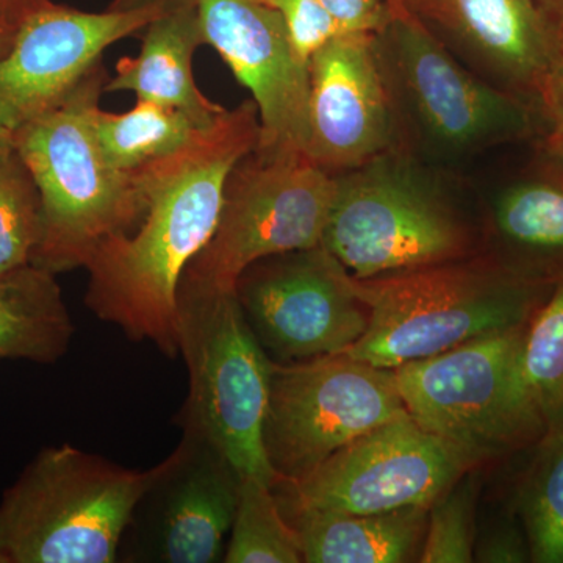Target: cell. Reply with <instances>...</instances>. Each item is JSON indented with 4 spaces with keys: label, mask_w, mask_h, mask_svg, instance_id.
Wrapping results in <instances>:
<instances>
[{
    "label": "cell",
    "mask_w": 563,
    "mask_h": 563,
    "mask_svg": "<svg viewBox=\"0 0 563 563\" xmlns=\"http://www.w3.org/2000/svg\"><path fill=\"white\" fill-rule=\"evenodd\" d=\"M258 135L257 106L246 101L181 150L132 172L144 199L136 232L103 240L85 266V302L99 320L154 343L166 357L179 355L181 276L213 235L225 180Z\"/></svg>",
    "instance_id": "1"
},
{
    "label": "cell",
    "mask_w": 563,
    "mask_h": 563,
    "mask_svg": "<svg viewBox=\"0 0 563 563\" xmlns=\"http://www.w3.org/2000/svg\"><path fill=\"white\" fill-rule=\"evenodd\" d=\"M551 285L553 279L526 272L499 254L369 279L352 277L369 322L344 354L388 369L433 357L525 325Z\"/></svg>",
    "instance_id": "2"
},
{
    "label": "cell",
    "mask_w": 563,
    "mask_h": 563,
    "mask_svg": "<svg viewBox=\"0 0 563 563\" xmlns=\"http://www.w3.org/2000/svg\"><path fill=\"white\" fill-rule=\"evenodd\" d=\"M107 80L99 63L57 106L22 122L14 136L41 198L32 265L55 276L85 268L103 240L131 232L144 213L133 173L111 165L95 132L92 114Z\"/></svg>",
    "instance_id": "3"
},
{
    "label": "cell",
    "mask_w": 563,
    "mask_h": 563,
    "mask_svg": "<svg viewBox=\"0 0 563 563\" xmlns=\"http://www.w3.org/2000/svg\"><path fill=\"white\" fill-rule=\"evenodd\" d=\"M526 324L395 369L410 418L472 470L529 453L547 433L526 379Z\"/></svg>",
    "instance_id": "4"
},
{
    "label": "cell",
    "mask_w": 563,
    "mask_h": 563,
    "mask_svg": "<svg viewBox=\"0 0 563 563\" xmlns=\"http://www.w3.org/2000/svg\"><path fill=\"white\" fill-rule=\"evenodd\" d=\"M154 470L44 448L0 499V563H111Z\"/></svg>",
    "instance_id": "5"
},
{
    "label": "cell",
    "mask_w": 563,
    "mask_h": 563,
    "mask_svg": "<svg viewBox=\"0 0 563 563\" xmlns=\"http://www.w3.org/2000/svg\"><path fill=\"white\" fill-rule=\"evenodd\" d=\"M177 303L179 354L190 373L181 426L202 433L242 479L279 483L263 446L272 358L252 333L235 290L180 279Z\"/></svg>",
    "instance_id": "6"
},
{
    "label": "cell",
    "mask_w": 563,
    "mask_h": 563,
    "mask_svg": "<svg viewBox=\"0 0 563 563\" xmlns=\"http://www.w3.org/2000/svg\"><path fill=\"white\" fill-rule=\"evenodd\" d=\"M388 3L377 55L395 111L402 107L424 143L463 155L542 136L532 102L474 76L415 11Z\"/></svg>",
    "instance_id": "7"
},
{
    "label": "cell",
    "mask_w": 563,
    "mask_h": 563,
    "mask_svg": "<svg viewBox=\"0 0 563 563\" xmlns=\"http://www.w3.org/2000/svg\"><path fill=\"white\" fill-rule=\"evenodd\" d=\"M322 246L355 279L461 261L472 232L442 191L393 151L336 176Z\"/></svg>",
    "instance_id": "8"
},
{
    "label": "cell",
    "mask_w": 563,
    "mask_h": 563,
    "mask_svg": "<svg viewBox=\"0 0 563 563\" xmlns=\"http://www.w3.org/2000/svg\"><path fill=\"white\" fill-rule=\"evenodd\" d=\"M404 415L395 369L347 354L272 361L263 446L279 483H298L346 444Z\"/></svg>",
    "instance_id": "9"
},
{
    "label": "cell",
    "mask_w": 563,
    "mask_h": 563,
    "mask_svg": "<svg viewBox=\"0 0 563 563\" xmlns=\"http://www.w3.org/2000/svg\"><path fill=\"white\" fill-rule=\"evenodd\" d=\"M336 196V176L307 155L252 151L224 185L220 220L181 279L235 290L252 263L320 246Z\"/></svg>",
    "instance_id": "10"
},
{
    "label": "cell",
    "mask_w": 563,
    "mask_h": 563,
    "mask_svg": "<svg viewBox=\"0 0 563 563\" xmlns=\"http://www.w3.org/2000/svg\"><path fill=\"white\" fill-rule=\"evenodd\" d=\"M235 295L273 362L344 354L368 329L369 310L351 274L322 244L252 263Z\"/></svg>",
    "instance_id": "11"
},
{
    "label": "cell",
    "mask_w": 563,
    "mask_h": 563,
    "mask_svg": "<svg viewBox=\"0 0 563 563\" xmlns=\"http://www.w3.org/2000/svg\"><path fill=\"white\" fill-rule=\"evenodd\" d=\"M468 472L461 455L404 415L346 444L298 483H277L273 490L282 512L379 514L431 507Z\"/></svg>",
    "instance_id": "12"
},
{
    "label": "cell",
    "mask_w": 563,
    "mask_h": 563,
    "mask_svg": "<svg viewBox=\"0 0 563 563\" xmlns=\"http://www.w3.org/2000/svg\"><path fill=\"white\" fill-rule=\"evenodd\" d=\"M152 470L125 531L133 561H222L242 476L202 433L185 426L177 450Z\"/></svg>",
    "instance_id": "13"
},
{
    "label": "cell",
    "mask_w": 563,
    "mask_h": 563,
    "mask_svg": "<svg viewBox=\"0 0 563 563\" xmlns=\"http://www.w3.org/2000/svg\"><path fill=\"white\" fill-rule=\"evenodd\" d=\"M203 40L254 96L261 121L255 151L307 155L309 66L292 51L279 11L263 0H196Z\"/></svg>",
    "instance_id": "14"
},
{
    "label": "cell",
    "mask_w": 563,
    "mask_h": 563,
    "mask_svg": "<svg viewBox=\"0 0 563 563\" xmlns=\"http://www.w3.org/2000/svg\"><path fill=\"white\" fill-rule=\"evenodd\" d=\"M396 150L395 106L374 33H343L309 63L307 157L333 176Z\"/></svg>",
    "instance_id": "15"
},
{
    "label": "cell",
    "mask_w": 563,
    "mask_h": 563,
    "mask_svg": "<svg viewBox=\"0 0 563 563\" xmlns=\"http://www.w3.org/2000/svg\"><path fill=\"white\" fill-rule=\"evenodd\" d=\"M168 3L88 13L51 2L21 25L0 57V99L21 122L57 106L101 63L107 47L144 31Z\"/></svg>",
    "instance_id": "16"
},
{
    "label": "cell",
    "mask_w": 563,
    "mask_h": 563,
    "mask_svg": "<svg viewBox=\"0 0 563 563\" xmlns=\"http://www.w3.org/2000/svg\"><path fill=\"white\" fill-rule=\"evenodd\" d=\"M410 10L492 84L537 107L563 49V29L536 0H418Z\"/></svg>",
    "instance_id": "17"
},
{
    "label": "cell",
    "mask_w": 563,
    "mask_h": 563,
    "mask_svg": "<svg viewBox=\"0 0 563 563\" xmlns=\"http://www.w3.org/2000/svg\"><path fill=\"white\" fill-rule=\"evenodd\" d=\"M202 44L196 0H169L165 11L144 27L140 54L117 63V76L107 80L103 91H131L139 101L173 107L199 129H209L228 109L196 87L192 55Z\"/></svg>",
    "instance_id": "18"
},
{
    "label": "cell",
    "mask_w": 563,
    "mask_h": 563,
    "mask_svg": "<svg viewBox=\"0 0 563 563\" xmlns=\"http://www.w3.org/2000/svg\"><path fill=\"white\" fill-rule=\"evenodd\" d=\"M492 224L503 258L554 279L563 269V155L539 141V158L493 201Z\"/></svg>",
    "instance_id": "19"
},
{
    "label": "cell",
    "mask_w": 563,
    "mask_h": 563,
    "mask_svg": "<svg viewBox=\"0 0 563 563\" xmlns=\"http://www.w3.org/2000/svg\"><path fill=\"white\" fill-rule=\"evenodd\" d=\"M301 542L307 563L418 562L429 507L379 514L301 509L284 512Z\"/></svg>",
    "instance_id": "20"
},
{
    "label": "cell",
    "mask_w": 563,
    "mask_h": 563,
    "mask_svg": "<svg viewBox=\"0 0 563 563\" xmlns=\"http://www.w3.org/2000/svg\"><path fill=\"white\" fill-rule=\"evenodd\" d=\"M73 335L55 274L29 265L0 276V358L57 362Z\"/></svg>",
    "instance_id": "21"
},
{
    "label": "cell",
    "mask_w": 563,
    "mask_h": 563,
    "mask_svg": "<svg viewBox=\"0 0 563 563\" xmlns=\"http://www.w3.org/2000/svg\"><path fill=\"white\" fill-rule=\"evenodd\" d=\"M515 483L512 509L528 537L531 562L563 563V431L544 433Z\"/></svg>",
    "instance_id": "22"
},
{
    "label": "cell",
    "mask_w": 563,
    "mask_h": 563,
    "mask_svg": "<svg viewBox=\"0 0 563 563\" xmlns=\"http://www.w3.org/2000/svg\"><path fill=\"white\" fill-rule=\"evenodd\" d=\"M92 122L103 154L114 168L125 173L168 157L201 131L181 111L151 101H139L124 113L98 107Z\"/></svg>",
    "instance_id": "23"
},
{
    "label": "cell",
    "mask_w": 563,
    "mask_h": 563,
    "mask_svg": "<svg viewBox=\"0 0 563 563\" xmlns=\"http://www.w3.org/2000/svg\"><path fill=\"white\" fill-rule=\"evenodd\" d=\"M225 563L303 562L298 532L285 518L273 485L246 477L225 547Z\"/></svg>",
    "instance_id": "24"
},
{
    "label": "cell",
    "mask_w": 563,
    "mask_h": 563,
    "mask_svg": "<svg viewBox=\"0 0 563 563\" xmlns=\"http://www.w3.org/2000/svg\"><path fill=\"white\" fill-rule=\"evenodd\" d=\"M523 363L547 433L563 431V269L526 324Z\"/></svg>",
    "instance_id": "25"
},
{
    "label": "cell",
    "mask_w": 563,
    "mask_h": 563,
    "mask_svg": "<svg viewBox=\"0 0 563 563\" xmlns=\"http://www.w3.org/2000/svg\"><path fill=\"white\" fill-rule=\"evenodd\" d=\"M40 236V191L13 150L0 158V276L32 265Z\"/></svg>",
    "instance_id": "26"
},
{
    "label": "cell",
    "mask_w": 563,
    "mask_h": 563,
    "mask_svg": "<svg viewBox=\"0 0 563 563\" xmlns=\"http://www.w3.org/2000/svg\"><path fill=\"white\" fill-rule=\"evenodd\" d=\"M477 496L479 477L476 470H472L431 504L428 529L418 562H474Z\"/></svg>",
    "instance_id": "27"
},
{
    "label": "cell",
    "mask_w": 563,
    "mask_h": 563,
    "mask_svg": "<svg viewBox=\"0 0 563 563\" xmlns=\"http://www.w3.org/2000/svg\"><path fill=\"white\" fill-rule=\"evenodd\" d=\"M279 11L296 57L309 66L321 47L343 35L321 0H263Z\"/></svg>",
    "instance_id": "28"
},
{
    "label": "cell",
    "mask_w": 563,
    "mask_h": 563,
    "mask_svg": "<svg viewBox=\"0 0 563 563\" xmlns=\"http://www.w3.org/2000/svg\"><path fill=\"white\" fill-rule=\"evenodd\" d=\"M474 562L525 563L531 562L528 537L512 507L510 512L493 521L477 536Z\"/></svg>",
    "instance_id": "29"
},
{
    "label": "cell",
    "mask_w": 563,
    "mask_h": 563,
    "mask_svg": "<svg viewBox=\"0 0 563 563\" xmlns=\"http://www.w3.org/2000/svg\"><path fill=\"white\" fill-rule=\"evenodd\" d=\"M342 33H376L390 13L388 0H321Z\"/></svg>",
    "instance_id": "30"
},
{
    "label": "cell",
    "mask_w": 563,
    "mask_h": 563,
    "mask_svg": "<svg viewBox=\"0 0 563 563\" xmlns=\"http://www.w3.org/2000/svg\"><path fill=\"white\" fill-rule=\"evenodd\" d=\"M537 110L542 120L540 143L563 155V49L544 81L537 101Z\"/></svg>",
    "instance_id": "31"
},
{
    "label": "cell",
    "mask_w": 563,
    "mask_h": 563,
    "mask_svg": "<svg viewBox=\"0 0 563 563\" xmlns=\"http://www.w3.org/2000/svg\"><path fill=\"white\" fill-rule=\"evenodd\" d=\"M52 0H0V40L13 41L29 18Z\"/></svg>",
    "instance_id": "32"
},
{
    "label": "cell",
    "mask_w": 563,
    "mask_h": 563,
    "mask_svg": "<svg viewBox=\"0 0 563 563\" xmlns=\"http://www.w3.org/2000/svg\"><path fill=\"white\" fill-rule=\"evenodd\" d=\"M21 124L16 111L0 99V158L14 150V136Z\"/></svg>",
    "instance_id": "33"
},
{
    "label": "cell",
    "mask_w": 563,
    "mask_h": 563,
    "mask_svg": "<svg viewBox=\"0 0 563 563\" xmlns=\"http://www.w3.org/2000/svg\"><path fill=\"white\" fill-rule=\"evenodd\" d=\"M536 2L563 29V0H536Z\"/></svg>",
    "instance_id": "34"
},
{
    "label": "cell",
    "mask_w": 563,
    "mask_h": 563,
    "mask_svg": "<svg viewBox=\"0 0 563 563\" xmlns=\"http://www.w3.org/2000/svg\"><path fill=\"white\" fill-rule=\"evenodd\" d=\"M157 2V0H113L110 3L109 10L111 11H128L141 9V7L151 5V3Z\"/></svg>",
    "instance_id": "35"
},
{
    "label": "cell",
    "mask_w": 563,
    "mask_h": 563,
    "mask_svg": "<svg viewBox=\"0 0 563 563\" xmlns=\"http://www.w3.org/2000/svg\"><path fill=\"white\" fill-rule=\"evenodd\" d=\"M10 46H11V41L0 40V57H2V55H5L7 52H9Z\"/></svg>",
    "instance_id": "36"
},
{
    "label": "cell",
    "mask_w": 563,
    "mask_h": 563,
    "mask_svg": "<svg viewBox=\"0 0 563 563\" xmlns=\"http://www.w3.org/2000/svg\"><path fill=\"white\" fill-rule=\"evenodd\" d=\"M388 2L391 3H402V5L409 7V9H412L415 3L418 2V0H388Z\"/></svg>",
    "instance_id": "37"
}]
</instances>
